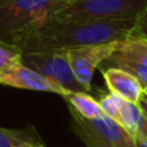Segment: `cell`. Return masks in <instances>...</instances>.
Wrapping results in <instances>:
<instances>
[{"label":"cell","instance_id":"6da1fadb","mask_svg":"<svg viewBox=\"0 0 147 147\" xmlns=\"http://www.w3.org/2000/svg\"><path fill=\"white\" fill-rule=\"evenodd\" d=\"M138 17L94 21H51L41 28L20 40L16 45L22 51H69L72 48L120 43L134 36Z\"/></svg>","mask_w":147,"mask_h":147},{"label":"cell","instance_id":"7a4b0ae2","mask_svg":"<svg viewBox=\"0 0 147 147\" xmlns=\"http://www.w3.org/2000/svg\"><path fill=\"white\" fill-rule=\"evenodd\" d=\"M65 8L59 0H0V39L16 45Z\"/></svg>","mask_w":147,"mask_h":147},{"label":"cell","instance_id":"3957f363","mask_svg":"<svg viewBox=\"0 0 147 147\" xmlns=\"http://www.w3.org/2000/svg\"><path fill=\"white\" fill-rule=\"evenodd\" d=\"M147 12V0H78L52 21H94L140 17Z\"/></svg>","mask_w":147,"mask_h":147},{"label":"cell","instance_id":"277c9868","mask_svg":"<svg viewBox=\"0 0 147 147\" xmlns=\"http://www.w3.org/2000/svg\"><path fill=\"white\" fill-rule=\"evenodd\" d=\"M70 114V128L86 147H136L134 136L105 114L94 119H84L71 110Z\"/></svg>","mask_w":147,"mask_h":147},{"label":"cell","instance_id":"5b68a950","mask_svg":"<svg viewBox=\"0 0 147 147\" xmlns=\"http://www.w3.org/2000/svg\"><path fill=\"white\" fill-rule=\"evenodd\" d=\"M22 63L38 71L69 93H89L76 79L65 49L22 53Z\"/></svg>","mask_w":147,"mask_h":147},{"label":"cell","instance_id":"8992f818","mask_svg":"<svg viewBox=\"0 0 147 147\" xmlns=\"http://www.w3.org/2000/svg\"><path fill=\"white\" fill-rule=\"evenodd\" d=\"M119 43L99 44V45H86L69 49L70 63L76 79L88 92L92 90V79L94 71L109 59L116 51Z\"/></svg>","mask_w":147,"mask_h":147},{"label":"cell","instance_id":"52a82bcc","mask_svg":"<svg viewBox=\"0 0 147 147\" xmlns=\"http://www.w3.org/2000/svg\"><path fill=\"white\" fill-rule=\"evenodd\" d=\"M0 84L17 89H27V90L58 94L62 98L70 94L63 88L54 84L53 81L32 70L31 67L26 66L22 62H18V63L1 70L0 71Z\"/></svg>","mask_w":147,"mask_h":147},{"label":"cell","instance_id":"ba28073f","mask_svg":"<svg viewBox=\"0 0 147 147\" xmlns=\"http://www.w3.org/2000/svg\"><path fill=\"white\" fill-rule=\"evenodd\" d=\"M101 71L111 93L133 103L140 102L143 96V86L133 75L117 67H107Z\"/></svg>","mask_w":147,"mask_h":147},{"label":"cell","instance_id":"9c48e42d","mask_svg":"<svg viewBox=\"0 0 147 147\" xmlns=\"http://www.w3.org/2000/svg\"><path fill=\"white\" fill-rule=\"evenodd\" d=\"M110 58L132 61L147 67V39L141 36H130L124 41H120L116 51Z\"/></svg>","mask_w":147,"mask_h":147},{"label":"cell","instance_id":"30bf717a","mask_svg":"<svg viewBox=\"0 0 147 147\" xmlns=\"http://www.w3.org/2000/svg\"><path fill=\"white\" fill-rule=\"evenodd\" d=\"M44 145L32 125L23 129H7L0 127V147H27Z\"/></svg>","mask_w":147,"mask_h":147},{"label":"cell","instance_id":"8fae6325","mask_svg":"<svg viewBox=\"0 0 147 147\" xmlns=\"http://www.w3.org/2000/svg\"><path fill=\"white\" fill-rule=\"evenodd\" d=\"M63 99L67 102L71 111L76 112L84 119H94L103 115L99 102L89 93H70Z\"/></svg>","mask_w":147,"mask_h":147},{"label":"cell","instance_id":"7c38bea8","mask_svg":"<svg viewBox=\"0 0 147 147\" xmlns=\"http://www.w3.org/2000/svg\"><path fill=\"white\" fill-rule=\"evenodd\" d=\"M116 120L128 133L132 136L137 134L138 130L141 128V124L143 121V112L141 110L140 105L133 103V102L121 99L119 107V112H117Z\"/></svg>","mask_w":147,"mask_h":147},{"label":"cell","instance_id":"4fadbf2b","mask_svg":"<svg viewBox=\"0 0 147 147\" xmlns=\"http://www.w3.org/2000/svg\"><path fill=\"white\" fill-rule=\"evenodd\" d=\"M99 67H101V70L107 69V67H117V69H121V70H124V71H127L128 74L134 76V78L142 84L143 88L147 86V67L141 63L132 62V61H123V59L109 58Z\"/></svg>","mask_w":147,"mask_h":147},{"label":"cell","instance_id":"5bb4252c","mask_svg":"<svg viewBox=\"0 0 147 147\" xmlns=\"http://www.w3.org/2000/svg\"><path fill=\"white\" fill-rule=\"evenodd\" d=\"M22 62V51L17 45L0 39V71Z\"/></svg>","mask_w":147,"mask_h":147},{"label":"cell","instance_id":"9a60e30c","mask_svg":"<svg viewBox=\"0 0 147 147\" xmlns=\"http://www.w3.org/2000/svg\"><path fill=\"white\" fill-rule=\"evenodd\" d=\"M98 102H99L102 112H103L106 116L111 117V119H114V120L116 119L117 112H119V107H120V102H121L120 97H117L116 94L110 92L109 94L102 97Z\"/></svg>","mask_w":147,"mask_h":147},{"label":"cell","instance_id":"2e32d148","mask_svg":"<svg viewBox=\"0 0 147 147\" xmlns=\"http://www.w3.org/2000/svg\"><path fill=\"white\" fill-rule=\"evenodd\" d=\"M134 36H141V38L147 39V12H145L143 14H141L138 17Z\"/></svg>","mask_w":147,"mask_h":147},{"label":"cell","instance_id":"e0dca14e","mask_svg":"<svg viewBox=\"0 0 147 147\" xmlns=\"http://www.w3.org/2000/svg\"><path fill=\"white\" fill-rule=\"evenodd\" d=\"M134 141H136V147H147V138L142 136L140 132L134 134Z\"/></svg>","mask_w":147,"mask_h":147},{"label":"cell","instance_id":"ac0fdd59","mask_svg":"<svg viewBox=\"0 0 147 147\" xmlns=\"http://www.w3.org/2000/svg\"><path fill=\"white\" fill-rule=\"evenodd\" d=\"M138 105H140L141 110H142V112H143V116H145V119L147 121V96L143 94L142 98H141L140 102H138Z\"/></svg>","mask_w":147,"mask_h":147},{"label":"cell","instance_id":"d6986e66","mask_svg":"<svg viewBox=\"0 0 147 147\" xmlns=\"http://www.w3.org/2000/svg\"><path fill=\"white\" fill-rule=\"evenodd\" d=\"M59 1L63 3V4L66 5V8H67V7H70V5H72L75 1H78V0H59Z\"/></svg>","mask_w":147,"mask_h":147},{"label":"cell","instance_id":"ffe728a7","mask_svg":"<svg viewBox=\"0 0 147 147\" xmlns=\"http://www.w3.org/2000/svg\"><path fill=\"white\" fill-rule=\"evenodd\" d=\"M27 147H45L44 145H35V146H27Z\"/></svg>","mask_w":147,"mask_h":147},{"label":"cell","instance_id":"44dd1931","mask_svg":"<svg viewBox=\"0 0 147 147\" xmlns=\"http://www.w3.org/2000/svg\"><path fill=\"white\" fill-rule=\"evenodd\" d=\"M143 94L147 96V86H146V88H143Z\"/></svg>","mask_w":147,"mask_h":147}]
</instances>
